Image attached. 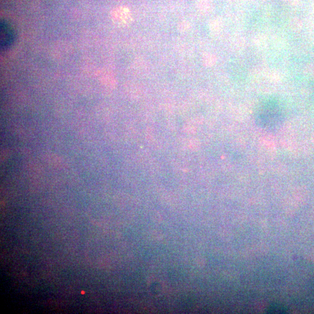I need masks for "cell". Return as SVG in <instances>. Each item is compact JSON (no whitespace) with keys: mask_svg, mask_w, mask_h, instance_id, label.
I'll return each mask as SVG.
<instances>
[{"mask_svg":"<svg viewBox=\"0 0 314 314\" xmlns=\"http://www.w3.org/2000/svg\"><path fill=\"white\" fill-rule=\"evenodd\" d=\"M256 120L257 124L261 128L274 130L283 123V115L277 103L269 101L259 109Z\"/></svg>","mask_w":314,"mask_h":314,"instance_id":"cell-1","label":"cell"},{"mask_svg":"<svg viewBox=\"0 0 314 314\" xmlns=\"http://www.w3.org/2000/svg\"><path fill=\"white\" fill-rule=\"evenodd\" d=\"M0 44L2 50H6L9 48L14 42L15 34L12 27L5 21L1 22L0 25Z\"/></svg>","mask_w":314,"mask_h":314,"instance_id":"cell-2","label":"cell"},{"mask_svg":"<svg viewBox=\"0 0 314 314\" xmlns=\"http://www.w3.org/2000/svg\"><path fill=\"white\" fill-rule=\"evenodd\" d=\"M286 311V310L282 306L279 304H274L270 306V307L268 308L267 312L269 313H283Z\"/></svg>","mask_w":314,"mask_h":314,"instance_id":"cell-3","label":"cell"},{"mask_svg":"<svg viewBox=\"0 0 314 314\" xmlns=\"http://www.w3.org/2000/svg\"><path fill=\"white\" fill-rule=\"evenodd\" d=\"M191 27V25L187 21H183L180 23L178 25V30L180 32H184L187 31Z\"/></svg>","mask_w":314,"mask_h":314,"instance_id":"cell-4","label":"cell"}]
</instances>
